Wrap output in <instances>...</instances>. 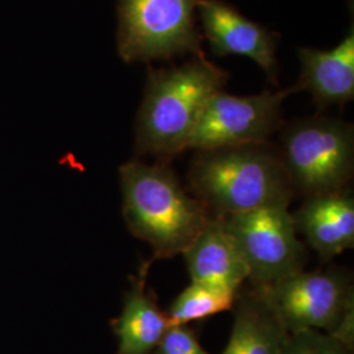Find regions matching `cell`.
Returning a JSON list of instances; mask_svg holds the SVG:
<instances>
[{"instance_id":"cell-1","label":"cell","mask_w":354,"mask_h":354,"mask_svg":"<svg viewBox=\"0 0 354 354\" xmlns=\"http://www.w3.org/2000/svg\"><path fill=\"white\" fill-rule=\"evenodd\" d=\"M228 79L227 71L205 54L178 66L149 67L136 121L137 155L169 163L187 151L206 102L223 89Z\"/></svg>"},{"instance_id":"cell-2","label":"cell","mask_w":354,"mask_h":354,"mask_svg":"<svg viewBox=\"0 0 354 354\" xmlns=\"http://www.w3.org/2000/svg\"><path fill=\"white\" fill-rule=\"evenodd\" d=\"M188 190L213 216H228L288 203L294 189L279 146L270 140L194 151Z\"/></svg>"},{"instance_id":"cell-3","label":"cell","mask_w":354,"mask_h":354,"mask_svg":"<svg viewBox=\"0 0 354 354\" xmlns=\"http://www.w3.org/2000/svg\"><path fill=\"white\" fill-rule=\"evenodd\" d=\"M120 184L127 228L151 247L152 260L183 254L213 216L169 163L127 162L120 167Z\"/></svg>"},{"instance_id":"cell-4","label":"cell","mask_w":354,"mask_h":354,"mask_svg":"<svg viewBox=\"0 0 354 354\" xmlns=\"http://www.w3.org/2000/svg\"><path fill=\"white\" fill-rule=\"evenodd\" d=\"M279 130V155L294 193L310 197L349 188L354 172L352 124L313 115L292 120Z\"/></svg>"},{"instance_id":"cell-5","label":"cell","mask_w":354,"mask_h":354,"mask_svg":"<svg viewBox=\"0 0 354 354\" xmlns=\"http://www.w3.org/2000/svg\"><path fill=\"white\" fill-rule=\"evenodd\" d=\"M198 0H117V51L127 64L200 55Z\"/></svg>"},{"instance_id":"cell-6","label":"cell","mask_w":354,"mask_h":354,"mask_svg":"<svg viewBox=\"0 0 354 354\" xmlns=\"http://www.w3.org/2000/svg\"><path fill=\"white\" fill-rule=\"evenodd\" d=\"M222 218L248 268L251 286H266L304 270L308 254L288 203Z\"/></svg>"},{"instance_id":"cell-7","label":"cell","mask_w":354,"mask_h":354,"mask_svg":"<svg viewBox=\"0 0 354 354\" xmlns=\"http://www.w3.org/2000/svg\"><path fill=\"white\" fill-rule=\"evenodd\" d=\"M298 89L295 86L257 95L236 96L219 91L206 102L190 136L188 150L268 142L283 125L282 104Z\"/></svg>"},{"instance_id":"cell-8","label":"cell","mask_w":354,"mask_h":354,"mask_svg":"<svg viewBox=\"0 0 354 354\" xmlns=\"http://www.w3.org/2000/svg\"><path fill=\"white\" fill-rule=\"evenodd\" d=\"M257 289L289 333L307 329L329 333L354 292L352 274L340 268L301 270Z\"/></svg>"},{"instance_id":"cell-9","label":"cell","mask_w":354,"mask_h":354,"mask_svg":"<svg viewBox=\"0 0 354 354\" xmlns=\"http://www.w3.org/2000/svg\"><path fill=\"white\" fill-rule=\"evenodd\" d=\"M203 38L218 57L243 55L259 64L272 84H279V35L243 16L223 0H198Z\"/></svg>"},{"instance_id":"cell-10","label":"cell","mask_w":354,"mask_h":354,"mask_svg":"<svg viewBox=\"0 0 354 354\" xmlns=\"http://www.w3.org/2000/svg\"><path fill=\"white\" fill-rule=\"evenodd\" d=\"M291 216L297 232L323 261L354 247V198L349 188L304 197Z\"/></svg>"},{"instance_id":"cell-11","label":"cell","mask_w":354,"mask_h":354,"mask_svg":"<svg viewBox=\"0 0 354 354\" xmlns=\"http://www.w3.org/2000/svg\"><path fill=\"white\" fill-rule=\"evenodd\" d=\"M183 256L190 282L238 294L248 281V268L222 216H212Z\"/></svg>"},{"instance_id":"cell-12","label":"cell","mask_w":354,"mask_h":354,"mask_svg":"<svg viewBox=\"0 0 354 354\" xmlns=\"http://www.w3.org/2000/svg\"><path fill=\"white\" fill-rule=\"evenodd\" d=\"M301 75L294 84L307 91L319 109L345 105L354 97L353 26L339 45L329 50L298 49Z\"/></svg>"},{"instance_id":"cell-13","label":"cell","mask_w":354,"mask_h":354,"mask_svg":"<svg viewBox=\"0 0 354 354\" xmlns=\"http://www.w3.org/2000/svg\"><path fill=\"white\" fill-rule=\"evenodd\" d=\"M153 260L140 266L138 274L131 277L121 315L114 323L118 340L117 354H152L163 339L169 322L155 292L147 286V276Z\"/></svg>"},{"instance_id":"cell-14","label":"cell","mask_w":354,"mask_h":354,"mask_svg":"<svg viewBox=\"0 0 354 354\" xmlns=\"http://www.w3.org/2000/svg\"><path fill=\"white\" fill-rule=\"evenodd\" d=\"M232 310L230 340L221 354L281 353L290 333L260 289H241Z\"/></svg>"},{"instance_id":"cell-15","label":"cell","mask_w":354,"mask_h":354,"mask_svg":"<svg viewBox=\"0 0 354 354\" xmlns=\"http://www.w3.org/2000/svg\"><path fill=\"white\" fill-rule=\"evenodd\" d=\"M238 294L190 282L165 311L169 326H188L190 322L203 320L219 313L232 310Z\"/></svg>"},{"instance_id":"cell-16","label":"cell","mask_w":354,"mask_h":354,"mask_svg":"<svg viewBox=\"0 0 354 354\" xmlns=\"http://www.w3.org/2000/svg\"><path fill=\"white\" fill-rule=\"evenodd\" d=\"M279 354H353L328 333L307 329L290 333Z\"/></svg>"},{"instance_id":"cell-17","label":"cell","mask_w":354,"mask_h":354,"mask_svg":"<svg viewBox=\"0 0 354 354\" xmlns=\"http://www.w3.org/2000/svg\"><path fill=\"white\" fill-rule=\"evenodd\" d=\"M152 354H210L188 326H169Z\"/></svg>"},{"instance_id":"cell-18","label":"cell","mask_w":354,"mask_h":354,"mask_svg":"<svg viewBox=\"0 0 354 354\" xmlns=\"http://www.w3.org/2000/svg\"><path fill=\"white\" fill-rule=\"evenodd\" d=\"M328 335L346 349L354 351V292L344 304L342 314Z\"/></svg>"}]
</instances>
